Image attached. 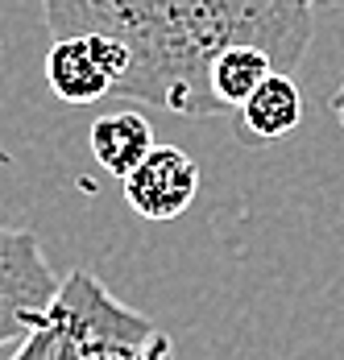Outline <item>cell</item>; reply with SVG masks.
<instances>
[{"label": "cell", "mask_w": 344, "mask_h": 360, "mask_svg": "<svg viewBox=\"0 0 344 360\" xmlns=\"http://www.w3.org/2000/svg\"><path fill=\"white\" fill-rule=\"evenodd\" d=\"M125 71H129V50L100 34L54 37L46 54V83L63 104H96L112 96Z\"/></svg>", "instance_id": "4"}, {"label": "cell", "mask_w": 344, "mask_h": 360, "mask_svg": "<svg viewBox=\"0 0 344 360\" xmlns=\"http://www.w3.org/2000/svg\"><path fill=\"white\" fill-rule=\"evenodd\" d=\"M125 203L141 219L166 224L178 219L199 195V166L178 149V145H154L137 166L121 179Z\"/></svg>", "instance_id": "5"}, {"label": "cell", "mask_w": 344, "mask_h": 360, "mask_svg": "<svg viewBox=\"0 0 344 360\" xmlns=\"http://www.w3.org/2000/svg\"><path fill=\"white\" fill-rule=\"evenodd\" d=\"M162 327L125 307L96 274L75 269L8 360H137Z\"/></svg>", "instance_id": "2"}, {"label": "cell", "mask_w": 344, "mask_h": 360, "mask_svg": "<svg viewBox=\"0 0 344 360\" xmlns=\"http://www.w3.org/2000/svg\"><path fill=\"white\" fill-rule=\"evenodd\" d=\"M332 116L340 120V129H344V83L336 87V96H332Z\"/></svg>", "instance_id": "10"}, {"label": "cell", "mask_w": 344, "mask_h": 360, "mask_svg": "<svg viewBox=\"0 0 344 360\" xmlns=\"http://www.w3.org/2000/svg\"><path fill=\"white\" fill-rule=\"evenodd\" d=\"M137 360H174V344H171V335L166 331H158L149 344H145V352H141Z\"/></svg>", "instance_id": "9"}, {"label": "cell", "mask_w": 344, "mask_h": 360, "mask_svg": "<svg viewBox=\"0 0 344 360\" xmlns=\"http://www.w3.org/2000/svg\"><path fill=\"white\" fill-rule=\"evenodd\" d=\"M311 8H340L344 0H307Z\"/></svg>", "instance_id": "11"}, {"label": "cell", "mask_w": 344, "mask_h": 360, "mask_svg": "<svg viewBox=\"0 0 344 360\" xmlns=\"http://www.w3.org/2000/svg\"><path fill=\"white\" fill-rule=\"evenodd\" d=\"M54 37L100 34L129 50L112 96L174 116H224L207 71L233 46H257L278 71L303 63L315 34L307 0H42Z\"/></svg>", "instance_id": "1"}, {"label": "cell", "mask_w": 344, "mask_h": 360, "mask_svg": "<svg viewBox=\"0 0 344 360\" xmlns=\"http://www.w3.org/2000/svg\"><path fill=\"white\" fill-rule=\"evenodd\" d=\"M237 112H241L245 129L257 141H278V137H286L303 120V91H299V83L286 71H274L257 83V91Z\"/></svg>", "instance_id": "6"}, {"label": "cell", "mask_w": 344, "mask_h": 360, "mask_svg": "<svg viewBox=\"0 0 344 360\" xmlns=\"http://www.w3.org/2000/svg\"><path fill=\"white\" fill-rule=\"evenodd\" d=\"M59 274L50 269L42 240L30 228L0 224V348L25 340L59 294Z\"/></svg>", "instance_id": "3"}, {"label": "cell", "mask_w": 344, "mask_h": 360, "mask_svg": "<svg viewBox=\"0 0 344 360\" xmlns=\"http://www.w3.org/2000/svg\"><path fill=\"white\" fill-rule=\"evenodd\" d=\"M274 58L266 54V50H257V46H233V50H224L216 63H211V71H207V83H211V96H216V104L220 112L228 116V112H237L257 91V83L266 79V75H274Z\"/></svg>", "instance_id": "8"}, {"label": "cell", "mask_w": 344, "mask_h": 360, "mask_svg": "<svg viewBox=\"0 0 344 360\" xmlns=\"http://www.w3.org/2000/svg\"><path fill=\"white\" fill-rule=\"evenodd\" d=\"M87 145H92L96 162H100L108 174L125 179L141 158L154 149V129H149V120L137 116V112H108V116H100L92 124Z\"/></svg>", "instance_id": "7"}]
</instances>
